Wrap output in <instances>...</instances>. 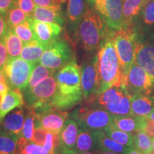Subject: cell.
<instances>
[{"instance_id":"1","label":"cell","mask_w":154,"mask_h":154,"mask_svg":"<svg viewBox=\"0 0 154 154\" xmlns=\"http://www.w3.org/2000/svg\"><path fill=\"white\" fill-rule=\"evenodd\" d=\"M114 30L111 31L98 51V68L101 84L98 95L112 86H120L122 84L120 62L114 44Z\"/></svg>"},{"instance_id":"2","label":"cell","mask_w":154,"mask_h":154,"mask_svg":"<svg viewBox=\"0 0 154 154\" xmlns=\"http://www.w3.org/2000/svg\"><path fill=\"white\" fill-rule=\"evenodd\" d=\"M111 31L96 9L87 7L74 33L84 49L94 52L99 51Z\"/></svg>"},{"instance_id":"3","label":"cell","mask_w":154,"mask_h":154,"mask_svg":"<svg viewBox=\"0 0 154 154\" xmlns=\"http://www.w3.org/2000/svg\"><path fill=\"white\" fill-rule=\"evenodd\" d=\"M139 34L136 25L131 24L115 31L114 44L121 66L122 84L134 62Z\"/></svg>"},{"instance_id":"4","label":"cell","mask_w":154,"mask_h":154,"mask_svg":"<svg viewBox=\"0 0 154 154\" xmlns=\"http://www.w3.org/2000/svg\"><path fill=\"white\" fill-rule=\"evenodd\" d=\"M86 101L103 108L113 116L132 115L131 96L124 86H112Z\"/></svg>"},{"instance_id":"5","label":"cell","mask_w":154,"mask_h":154,"mask_svg":"<svg viewBox=\"0 0 154 154\" xmlns=\"http://www.w3.org/2000/svg\"><path fill=\"white\" fill-rule=\"evenodd\" d=\"M56 79L58 94L78 103L82 101L84 97L82 88L81 66L77 64L76 59L56 73Z\"/></svg>"},{"instance_id":"6","label":"cell","mask_w":154,"mask_h":154,"mask_svg":"<svg viewBox=\"0 0 154 154\" xmlns=\"http://www.w3.org/2000/svg\"><path fill=\"white\" fill-rule=\"evenodd\" d=\"M70 116L80 128L91 131H103L113 124V115L106 109L88 103L76 108Z\"/></svg>"},{"instance_id":"7","label":"cell","mask_w":154,"mask_h":154,"mask_svg":"<svg viewBox=\"0 0 154 154\" xmlns=\"http://www.w3.org/2000/svg\"><path fill=\"white\" fill-rule=\"evenodd\" d=\"M57 91L56 74L42 81L34 87L24 91V102L35 111L50 107L49 104Z\"/></svg>"},{"instance_id":"8","label":"cell","mask_w":154,"mask_h":154,"mask_svg":"<svg viewBox=\"0 0 154 154\" xmlns=\"http://www.w3.org/2000/svg\"><path fill=\"white\" fill-rule=\"evenodd\" d=\"M34 66L20 57L9 59L3 69L6 82L9 88L24 91L27 87Z\"/></svg>"},{"instance_id":"9","label":"cell","mask_w":154,"mask_h":154,"mask_svg":"<svg viewBox=\"0 0 154 154\" xmlns=\"http://www.w3.org/2000/svg\"><path fill=\"white\" fill-rule=\"evenodd\" d=\"M74 59V53L68 42L56 39L47 46L39 63L57 72Z\"/></svg>"},{"instance_id":"10","label":"cell","mask_w":154,"mask_h":154,"mask_svg":"<svg viewBox=\"0 0 154 154\" xmlns=\"http://www.w3.org/2000/svg\"><path fill=\"white\" fill-rule=\"evenodd\" d=\"M83 97L86 101L98 95L100 88V77L97 54L88 58L81 66Z\"/></svg>"},{"instance_id":"11","label":"cell","mask_w":154,"mask_h":154,"mask_svg":"<svg viewBox=\"0 0 154 154\" xmlns=\"http://www.w3.org/2000/svg\"><path fill=\"white\" fill-rule=\"evenodd\" d=\"M121 86L126 88L131 96L136 94L148 95L151 94L153 89L154 82L151 76L142 67L134 62Z\"/></svg>"},{"instance_id":"12","label":"cell","mask_w":154,"mask_h":154,"mask_svg":"<svg viewBox=\"0 0 154 154\" xmlns=\"http://www.w3.org/2000/svg\"><path fill=\"white\" fill-rule=\"evenodd\" d=\"M35 114V126L42 127L48 131L56 134L61 132L69 117V113L66 111H61L52 107L36 111Z\"/></svg>"},{"instance_id":"13","label":"cell","mask_w":154,"mask_h":154,"mask_svg":"<svg viewBox=\"0 0 154 154\" xmlns=\"http://www.w3.org/2000/svg\"><path fill=\"white\" fill-rule=\"evenodd\" d=\"M94 9L111 29L117 31L126 26L123 14V0H104Z\"/></svg>"},{"instance_id":"14","label":"cell","mask_w":154,"mask_h":154,"mask_svg":"<svg viewBox=\"0 0 154 154\" xmlns=\"http://www.w3.org/2000/svg\"><path fill=\"white\" fill-rule=\"evenodd\" d=\"M134 62L142 67L154 82V36L142 40L139 35Z\"/></svg>"},{"instance_id":"15","label":"cell","mask_w":154,"mask_h":154,"mask_svg":"<svg viewBox=\"0 0 154 154\" xmlns=\"http://www.w3.org/2000/svg\"><path fill=\"white\" fill-rule=\"evenodd\" d=\"M79 126L72 118H69L59 133L61 154H76V143Z\"/></svg>"},{"instance_id":"16","label":"cell","mask_w":154,"mask_h":154,"mask_svg":"<svg viewBox=\"0 0 154 154\" xmlns=\"http://www.w3.org/2000/svg\"><path fill=\"white\" fill-rule=\"evenodd\" d=\"M32 23L36 40L47 46L57 39L62 32L61 25L54 23L40 22L34 18H32Z\"/></svg>"},{"instance_id":"17","label":"cell","mask_w":154,"mask_h":154,"mask_svg":"<svg viewBox=\"0 0 154 154\" xmlns=\"http://www.w3.org/2000/svg\"><path fill=\"white\" fill-rule=\"evenodd\" d=\"M25 113L22 108H17L9 112L0 122V127L6 132L20 136L25 120Z\"/></svg>"},{"instance_id":"18","label":"cell","mask_w":154,"mask_h":154,"mask_svg":"<svg viewBox=\"0 0 154 154\" xmlns=\"http://www.w3.org/2000/svg\"><path fill=\"white\" fill-rule=\"evenodd\" d=\"M24 104V96L19 90L9 89L0 96V122L9 112Z\"/></svg>"},{"instance_id":"19","label":"cell","mask_w":154,"mask_h":154,"mask_svg":"<svg viewBox=\"0 0 154 154\" xmlns=\"http://www.w3.org/2000/svg\"><path fill=\"white\" fill-rule=\"evenodd\" d=\"M148 118L136 116L133 115L113 116V125L123 131L135 134L138 131L143 130Z\"/></svg>"},{"instance_id":"20","label":"cell","mask_w":154,"mask_h":154,"mask_svg":"<svg viewBox=\"0 0 154 154\" xmlns=\"http://www.w3.org/2000/svg\"><path fill=\"white\" fill-rule=\"evenodd\" d=\"M32 18L40 22L54 23L62 26L64 22L61 8L56 7H44L36 6L34 9Z\"/></svg>"},{"instance_id":"21","label":"cell","mask_w":154,"mask_h":154,"mask_svg":"<svg viewBox=\"0 0 154 154\" xmlns=\"http://www.w3.org/2000/svg\"><path fill=\"white\" fill-rule=\"evenodd\" d=\"M84 0H67V22L75 32L86 10Z\"/></svg>"},{"instance_id":"22","label":"cell","mask_w":154,"mask_h":154,"mask_svg":"<svg viewBox=\"0 0 154 154\" xmlns=\"http://www.w3.org/2000/svg\"><path fill=\"white\" fill-rule=\"evenodd\" d=\"M131 106L133 116L149 118L154 109V103L147 95L136 94L131 96Z\"/></svg>"},{"instance_id":"23","label":"cell","mask_w":154,"mask_h":154,"mask_svg":"<svg viewBox=\"0 0 154 154\" xmlns=\"http://www.w3.org/2000/svg\"><path fill=\"white\" fill-rule=\"evenodd\" d=\"M47 48V45L46 44L36 39L33 40L24 44L20 57L24 60L36 65L40 61L42 54Z\"/></svg>"},{"instance_id":"24","label":"cell","mask_w":154,"mask_h":154,"mask_svg":"<svg viewBox=\"0 0 154 154\" xmlns=\"http://www.w3.org/2000/svg\"><path fill=\"white\" fill-rule=\"evenodd\" d=\"M97 149V139L95 131L79 128L76 143V154L86 151H94Z\"/></svg>"},{"instance_id":"25","label":"cell","mask_w":154,"mask_h":154,"mask_svg":"<svg viewBox=\"0 0 154 154\" xmlns=\"http://www.w3.org/2000/svg\"><path fill=\"white\" fill-rule=\"evenodd\" d=\"M145 5L144 0H123V14L125 25L134 24Z\"/></svg>"},{"instance_id":"26","label":"cell","mask_w":154,"mask_h":154,"mask_svg":"<svg viewBox=\"0 0 154 154\" xmlns=\"http://www.w3.org/2000/svg\"><path fill=\"white\" fill-rule=\"evenodd\" d=\"M97 139V149L105 151H111L115 153L125 154L128 147L115 141L112 138L108 136L102 130L94 131Z\"/></svg>"},{"instance_id":"27","label":"cell","mask_w":154,"mask_h":154,"mask_svg":"<svg viewBox=\"0 0 154 154\" xmlns=\"http://www.w3.org/2000/svg\"><path fill=\"white\" fill-rule=\"evenodd\" d=\"M4 40L8 51L9 59L20 57L24 43L11 29H8L5 36H4Z\"/></svg>"},{"instance_id":"28","label":"cell","mask_w":154,"mask_h":154,"mask_svg":"<svg viewBox=\"0 0 154 154\" xmlns=\"http://www.w3.org/2000/svg\"><path fill=\"white\" fill-rule=\"evenodd\" d=\"M19 138L0 127V154H17Z\"/></svg>"},{"instance_id":"29","label":"cell","mask_w":154,"mask_h":154,"mask_svg":"<svg viewBox=\"0 0 154 154\" xmlns=\"http://www.w3.org/2000/svg\"><path fill=\"white\" fill-rule=\"evenodd\" d=\"M103 131L115 141L127 147H134V134L119 130L113 124L105 128Z\"/></svg>"},{"instance_id":"30","label":"cell","mask_w":154,"mask_h":154,"mask_svg":"<svg viewBox=\"0 0 154 154\" xmlns=\"http://www.w3.org/2000/svg\"><path fill=\"white\" fill-rule=\"evenodd\" d=\"M32 17H29L22 24L17 25L12 28H9L19 36L24 44L36 39L34 29L32 28Z\"/></svg>"},{"instance_id":"31","label":"cell","mask_w":154,"mask_h":154,"mask_svg":"<svg viewBox=\"0 0 154 154\" xmlns=\"http://www.w3.org/2000/svg\"><path fill=\"white\" fill-rule=\"evenodd\" d=\"M56 73L57 72L51 70V69L44 66L41 63L36 64L32 70V74H31L29 81L27 87L26 89H30V88L34 87L42 81Z\"/></svg>"},{"instance_id":"32","label":"cell","mask_w":154,"mask_h":154,"mask_svg":"<svg viewBox=\"0 0 154 154\" xmlns=\"http://www.w3.org/2000/svg\"><path fill=\"white\" fill-rule=\"evenodd\" d=\"M17 154H50L43 146L38 145L19 136Z\"/></svg>"},{"instance_id":"33","label":"cell","mask_w":154,"mask_h":154,"mask_svg":"<svg viewBox=\"0 0 154 154\" xmlns=\"http://www.w3.org/2000/svg\"><path fill=\"white\" fill-rule=\"evenodd\" d=\"M134 147L143 154L151 153L153 151L152 140L143 130L134 134Z\"/></svg>"},{"instance_id":"34","label":"cell","mask_w":154,"mask_h":154,"mask_svg":"<svg viewBox=\"0 0 154 154\" xmlns=\"http://www.w3.org/2000/svg\"><path fill=\"white\" fill-rule=\"evenodd\" d=\"M137 20L140 22V26L145 29L154 26V0L143 6Z\"/></svg>"},{"instance_id":"35","label":"cell","mask_w":154,"mask_h":154,"mask_svg":"<svg viewBox=\"0 0 154 154\" xmlns=\"http://www.w3.org/2000/svg\"><path fill=\"white\" fill-rule=\"evenodd\" d=\"M5 17L8 28H12L25 22L29 17L19 7L15 6L7 11Z\"/></svg>"},{"instance_id":"36","label":"cell","mask_w":154,"mask_h":154,"mask_svg":"<svg viewBox=\"0 0 154 154\" xmlns=\"http://www.w3.org/2000/svg\"><path fill=\"white\" fill-rule=\"evenodd\" d=\"M35 119L36 114L34 110L31 108L28 107L27 114H26L24 126L21 136L27 140H32L34 132L35 127Z\"/></svg>"},{"instance_id":"37","label":"cell","mask_w":154,"mask_h":154,"mask_svg":"<svg viewBox=\"0 0 154 154\" xmlns=\"http://www.w3.org/2000/svg\"><path fill=\"white\" fill-rule=\"evenodd\" d=\"M17 6L28 15L32 17L36 8V4L34 0H17Z\"/></svg>"},{"instance_id":"38","label":"cell","mask_w":154,"mask_h":154,"mask_svg":"<svg viewBox=\"0 0 154 154\" xmlns=\"http://www.w3.org/2000/svg\"><path fill=\"white\" fill-rule=\"evenodd\" d=\"M48 132L49 131L47 130L44 129L42 127L35 126L34 127V132L32 140L35 143L38 144V145L44 146Z\"/></svg>"},{"instance_id":"39","label":"cell","mask_w":154,"mask_h":154,"mask_svg":"<svg viewBox=\"0 0 154 154\" xmlns=\"http://www.w3.org/2000/svg\"><path fill=\"white\" fill-rule=\"evenodd\" d=\"M67 0H34L36 5L44 7H56L61 8V5Z\"/></svg>"},{"instance_id":"40","label":"cell","mask_w":154,"mask_h":154,"mask_svg":"<svg viewBox=\"0 0 154 154\" xmlns=\"http://www.w3.org/2000/svg\"><path fill=\"white\" fill-rule=\"evenodd\" d=\"M9 59L8 51L3 38L0 39V69H4V67L5 66Z\"/></svg>"},{"instance_id":"41","label":"cell","mask_w":154,"mask_h":154,"mask_svg":"<svg viewBox=\"0 0 154 154\" xmlns=\"http://www.w3.org/2000/svg\"><path fill=\"white\" fill-rule=\"evenodd\" d=\"M17 6V0H0V14L6 16L9 9Z\"/></svg>"},{"instance_id":"42","label":"cell","mask_w":154,"mask_h":154,"mask_svg":"<svg viewBox=\"0 0 154 154\" xmlns=\"http://www.w3.org/2000/svg\"><path fill=\"white\" fill-rule=\"evenodd\" d=\"M44 148L49 152L50 154L54 153V138L53 133L49 131L47 135L45 143L44 144Z\"/></svg>"},{"instance_id":"43","label":"cell","mask_w":154,"mask_h":154,"mask_svg":"<svg viewBox=\"0 0 154 154\" xmlns=\"http://www.w3.org/2000/svg\"><path fill=\"white\" fill-rule=\"evenodd\" d=\"M143 131H145L150 137L154 136V121L148 118L143 126Z\"/></svg>"},{"instance_id":"44","label":"cell","mask_w":154,"mask_h":154,"mask_svg":"<svg viewBox=\"0 0 154 154\" xmlns=\"http://www.w3.org/2000/svg\"><path fill=\"white\" fill-rule=\"evenodd\" d=\"M8 29L6 17L0 14V39L4 38Z\"/></svg>"},{"instance_id":"45","label":"cell","mask_w":154,"mask_h":154,"mask_svg":"<svg viewBox=\"0 0 154 154\" xmlns=\"http://www.w3.org/2000/svg\"><path fill=\"white\" fill-rule=\"evenodd\" d=\"M9 89L7 82H0V96L2 95Z\"/></svg>"},{"instance_id":"46","label":"cell","mask_w":154,"mask_h":154,"mask_svg":"<svg viewBox=\"0 0 154 154\" xmlns=\"http://www.w3.org/2000/svg\"><path fill=\"white\" fill-rule=\"evenodd\" d=\"M125 154H143V153H142L141 152L138 151V150L135 149L134 147H128L126 153Z\"/></svg>"},{"instance_id":"47","label":"cell","mask_w":154,"mask_h":154,"mask_svg":"<svg viewBox=\"0 0 154 154\" xmlns=\"http://www.w3.org/2000/svg\"><path fill=\"white\" fill-rule=\"evenodd\" d=\"M94 153H95V154H121V153H115V152L102 151V150H100V149L94 150Z\"/></svg>"},{"instance_id":"48","label":"cell","mask_w":154,"mask_h":154,"mask_svg":"<svg viewBox=\"0 0 154 154\" xmlns=\"http://www.w3.org/2000/svg\"><path fill=\"white\" fill-rule=\"evenodd\" d=\"M88 1H90V2L94 5V8H96V7H98L99 5H101L104 0H88Z\"/></svg>"},{"instance_id":"49","label":"cell","mask_w":154,"mask_h":154,"mask_svg":"<svg viewBox=\"0 0 154 154\" xmlns=\"http://www.w3.org/2000/svg\"><path fill=\"white\" fill-rule=\"evenodd\" d=\"M0 82H6L5 74L3 69H0Z\"/></svg>"},{"instance_id":"50","label":"cell","mask_w":154,"mask_h":154,"mask_svg":"<svg viewBox=\"0 0 154 154\" xmlns=\"http://www.w3.org/2000/svg\"><path fill=\"white\" fill-rule=\"evenodd\" d=\"M149 119H150L152 121H154V109L153 110V111H152V112H151V114L149 115Z\"/></svg>"},{"instance_id":"51","label":"cell","mask_w":154,"mask_h":154,"mask_svg":"<svg viewBox=\"0 0 154 154\" xmlns=\"http://www.w3.org/2000/svg\"><path fill=\"white\" fill-rule=\"evenodd\" d=\"M79 154H95L94 152H91V151H86V152H84V153H81Z\"/></svg>"},{"instance_id":"52","label":"cell","mask_w":154,"mask_h":154,"mask_svg":"<svg viewBox=\"0 0 154 154\" xmlns=\"http://www.w3.org/2000/svg\"><path fill=\"white\" fill-rule=\"evenodd\" d=\"M152 148H153V151H154V136L152 137Z\"/></svg>"},{"instance_id":"53","label":"cell","mask_w":154,"mask_h":154,"mask_svg":"<svg viewBox=\"0 0 154 154\" xmlns=\"http://www.w3.org/2000/svg\"><path fill=\"white\" fill-rule=\"evenodd\" d=\"M150 1H151V0H144V2H145V5L146 3H148V2H149Z\"/></svg>"},{"instance_id":"54","label":"cell","mask_w":154,"mask_h":154,"mask_svg":"<svg viewBox=\"0 0 154 154\" xmlns=\"http://www.w3.org/2000/svg\"><path fill=\"white\" fill-rule=\"evenodd\" d=\"M149 154H154V151H152V152H151V153H149Z\"/></svg>"},{"instance_id":"55","label":"cell","mask_w":154,"mask_h":154,"mask_svg":"<svg viewBox=\"0 0 154 154\" xmlns=\"http://www.w3.org/2000/svg\"><path fill=\"white\" fill-rule=\"evenodd\" d=\"M52 154H56V153H52Z\"/></svg>"}]
</instances>
